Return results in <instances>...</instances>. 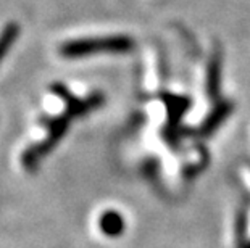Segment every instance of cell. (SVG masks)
Here are the masks:
<instances>
[{
  "mask_svg": "<svg viewBox=\"0 0 250 248\" xmlns=\"http://www.w3.org/2000/svg\"><path fill=\"white\" fill-rule=\"evenodd\" d=\"M71 119H73L71 116L65 113V114L57 116V118H52L49 123H47L45 139H42L41 142H37V144L28 147V149L23 152V155H21V165L24 166L26 171L34 172L37 168H39L41 161L44 160V158L55 149L58 142L66 135Z\"/></svg>",
  "mask_w": 250,
  "mask_h": 248,
  "instance_id": "6da1fadb",
  "label": "cell"
},
{
  "mask_svg": "<svg viewBox=\"0 0 250 248\" xmlns=\"http://www.w3.org/2000/svg\"><path fill=\"white\" fill-rule=\"evenodd\" d=\"M132 47V40L125 36L71 40L60 47V54L66 58H81L97 52H126Z\"/></svg>",
  "mask_w": 250,
  "mask_h": 248,
  "instance_id": "7a4b0ae2",
  "label": "cell"
},
{
  "mask_svg": "<svg viewBox=\"0 0 250 248\" xmlns=\"http://www.w3.org/2000/svg\"><path fill=\"white\" fill-rule=\"evenodd\" d=\"M232 112V103L231 102H220L216 107L211 110V113L207 116V119L200 126V135L210 137L220 126L225 123V119Z\"/></svg>",
  "mask_w": 250,
  "mask_h": 248,
  "instance_id": "3957f363",
  "label": "cell"
},
{
  "mask_svg": "<svg viewBox=\"0 0 250 248\" xmlns=\"http://www.w3.org/2000/svg\"><path fill=\"white\" fill-rule=\"evenodd\" d=\"M99 228L107 237H120L125 232V218L118 211L108 210L99 218Z\"/></svg>",
  "mask_w": 250,
  "mask_h": 248,
  "instance_id": "277c9868",
  "label": "cell"
},
{
  "mask_svg": "<svg viewBox=\"0 0 250 248\" xmlns=\"http://www.w3.org/2000/svg\"><path fill=\"white\" fill-rule=\"evenodd\" d=\"M163 100H165V103H167V107H168V116H169V121H171L173 124H176L181 116L188 112L189 107H190L189 98H186V97L165 95Z\"/></svg>",
  "mask_w": 250,
  "mask_h": 248,
  "instance_id": "5b68a950",
  "label": "cell"
},
{
  "mask_svg": "<svg viewBox=\"0 0 250 248\" xmlns=\"http://www.w3.org/2000/svg\"><path fill=\"white\" fill-rule=\"evenodd\" d=\"M220 60L215 58L208 68V76H207V92L211 98H216L220 92Z\"/></svg>",
  "mask_w": 250,
  "mask_h": 248,
  "instance_id": "8992f818",
  "label": "cell"
},
{
  "mask_svg": "<svg viewBox=\"0 0 250 248\" xmlns=\"http://www.w3.org/2000/svg\"><path fill=\"white\" fill-rule=\"evenodd\" d=\"M17 34H18V28L15 24H10L3 29L2 36H0V61H2V58L7 54V50L12 47Z\"/></svg>",
  "mask_w": 250,
  "mask_h": 248,
  "instance_id": "52a82bcc",
  "label": "cell"
},
{
  "mask_svg": "<svg viewBox=\"0 0 250 248\" xmlns=\"http://www.w3.org/2000/svg\"><path fill=\"white\" fill-rule=\"evenodd\" d=\"M246 232H247V214L241 213L237 216V221H236V235H237V247L239 248L247 242Z\"/></svg>",
  "mask_w": 250,
  "mask_h": 248,
  "instance_id": "ba28073f",
  "label": "cell"
},
{
  "mask_svg": "<svg viewBox=\"0 0 250 248\" xmlns=\"http://www.w3.org/2000/svg\"><path fill=\"white\" fill-rule=\"evenodd\" d=\"M241 248H250V240H249V242H246V244H244Z\"/></svg>",
  "mask_w": 250,
  "mask_h": 248,
  "instance_id": "9c48e42d",
  "label": "cell"
}]
</instances>
